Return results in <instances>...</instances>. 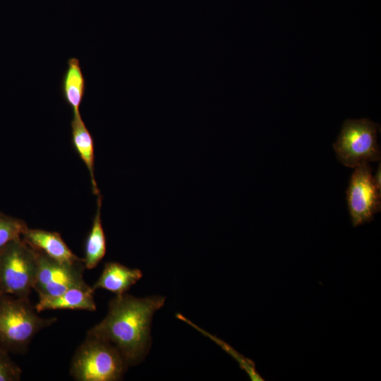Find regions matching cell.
<instances>
[{"instance_id": "1", "label": "cell", "mask_w": 381, "mask_h": 381, "mask_svg": "<svg viewBox=\"0 0 381 381\" xmlns=\"http://www.w3.org/2000/svg\"><path fill=\"white\" fill-rule=\"evenodd\" d=\"M165 300L164 296L159 295L144 298L126 293L116 295L109 303L105 318L90 329L87 334L112 344L128 368L136 365L149 353L152 319Z\"/></svg>"}, {"instance_id": "2", "label": "cell", "mask_w": 381, "mask_h": 381, "mask_svg": "<svg viewBox=\"0 0 381 381\" xmlns=\"http://www.w3.org/2000/svg\"><path fill=\"white\" fill-rule=\"evenodd\" d=\"M56 320L40 316L29 298L0 294V346L9 353L25 351L32 339Z\"/></svg>"}, {"instance_id": "3", "label": "cell", "mask_w": 381, "mask_h": 381, "mask_svg": "<svg viewBox=\"0 0 381 381\" xmlns=\"http://www.w3.org/2000/svg\"><path fill=\"white\" fill-rule=\"evenodd\" d=\"M128 368L112 344L87 334L72 357L69 372L76 381H119Z\"/></svg>"}, {"instance_id": "4", "label": "cell", "mask_w": 381, "mask_h": 381, "mask_svg": "<svg viewBox=\"0 0 381 381\" xmlns=\"http://www.w3.org/2000/svg\"><path fill=\"white\" fill-rule=\"evenodd\" d=\"M37 254L21 238L0 250V294L29 298L35 282Z\"/></svg>"}, {"instance_id": "5", "label": "cell", "mask_w": 381, "mask_h": 381, "mask_svg": "<svg viewBox=\"0 0 381 381\" xmlns=\"http://www.w3.org/2000/svg\"><path fill=\"white\" fill-rule=\"evenodd\" d=\"M378 130L380 125L368 119H347L333 145L338 160L350 168L380 161Z\"/></svg>"}, {"instance_id": "6", "label": "cell", "mask_w": 381, "mask_h": 381, "mask_svg": "<svg viewBox=\"0 0 381 381\" xmlns=\"http://www.w3.org/2000/svg\"><path fill=\"white\" fill-rule=\"evenodd\" d=\"M381 191L375 186L368 163L355 167L346 190V200L352 225L371 222L380 211Z\"/></svg>"}, {"instance_id": "7", "label": "cell", "mask_w": 381, "mask_h": 381, "mask_svg": "<svg viewBox=\"0 0 381 381\" xmlns=\"http://www.w3.org/2000/svg\"><path fill=\"white\" fill-rule=\"evenodd\" d=\"M36 251L37 269L33 289L39 296H56L71 288L87 285L83 279L84 262L64 263Z\"/></svg>"}, {"instance_id": "8", "label": "cell", "mask_w": 381, "mask_h": 381, "mask_svg": "<svg viewBox=\"0 0 381 381\" xmlns=\"http://www.w3.org/2000/svg\"><path fill=\"white\" fill-rule=\"evenodd\" d=\"M21 238L34 249L59 262L68 264L84 262L83 258L78 257L70 249L58 232L28 226Z\"/></svg>"}, {"instance_id": "9", "label": "cell", "mask_w": 381, "mask_h": 381, "mask_svg": "<svg viewBox=\"0 0 381 381\" xmlns=\"http://www.w3.org/2000/svg\"><path fill=\"white\" fill-rule=\"evenodd\" d=\"M94 293L95 290L89 285L73 287L56 296H39L35 308L38 313L49 310L95 311L97 306Z\"/></svg>"}, {"instance_id": "10", "label": "cell", "mask_w": 381, "mask_h": 381, "mask_svg": "<svg viewBox=\"0 0 381 381\" xmlns=\"http://www.w3.org/2000/svg\"><path fill=\"white\" fill-rule=\"evenodd\" d=\"M142 277L139 269L130 268L118 262H107L92 287L95 291L102 289L121 295L126 294Z\"/></svg>"}, {"instance_id": "11", "label": "cell", "mask_w": 381, "mask_h": 381, "mask_svg": "<svg viewBox=\"0 0 381 381\" xmlns=\"http://www.w3.org/2000/svg\"><path fill=\"white\" fill-rule=\"evenodd\" d=\"M71 127L73 145L89 172L92 193L98 195L100 193L95 176L94 140L80 113L73 114Z\"/></svg>"}, {"instance_id": "12", "label": "cell", "mask_w": 381, "mask_h": 381, "mask_svg": "<svg viewBox=\"0 0 381 381\" xmlns=\"http://www.w3.org/2000/svg\"><path fill=\"white\" fill-rule=\"evenodd\" d=\"M86 89V81L80 61L71 57L67 61V68L63 74L61 90L66 103L71 108L73 114H80Z\"/></svg>"}, {"instance_id": "13", "label": "cell", "mask_w": 381, "mask_h": 381, "mask_svg": "<svg viewBox=\"0 0 381 381\" xmlns=\"http://www.w3.org/2000/svg\"><path fill=\"white\" fill-rule=\"evenodd\" d=\"M97 209L90 233L85 244L83 258L85 269L92 270L97 266L105 255L107 242L101 219L102 197L97 195Z\"/></svg>"}, {"instance_id": "14", "label": "cell", "mask_w": 381, "mask_h": 381, "mask_svg": "<svg viewBox=\"0 0 381 381\" xmlns=\"http://www.w3.org/2000/svg\"><path fill=\"white\" fill-rule=\"evenodd\" d=\"M28 226L23 219L0 211V250L11 241L21 238Z\"/></svg>"}, {"instance_id": "15", "label": "cell", "mask_w": 381, "mask_h": 381, "mask_svg": "<svg viewBox=\"0 0 381 381\" xmlns=\"http://www.w3.org/2000/svg\"><path fill=\"white\" fill-rule=\"evenodd\" d=\"M22 370L10 357L9 352L0 346V381H19Z\"/></svg>"}, {"instance_id": "16", "label": "cell", "mask_w": 381, "mask_h": 381, "mask_svg": "<svg viewBox=\"0 0 381 381\" xmlns=\"http://www.w3.org/2000/svg\"><path fill=\"white\" fill-rule=\"evenodd\" d=\"M380 164H379V167L377 169V171L375 173V175L373 176L374 181L375 183L376 187L379 190L381 191V186H380Z\"/></svg>"}]
</instances>
